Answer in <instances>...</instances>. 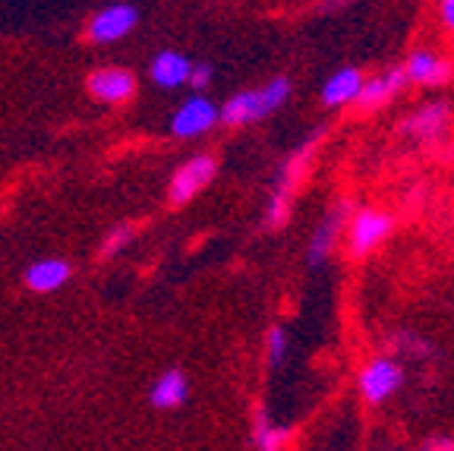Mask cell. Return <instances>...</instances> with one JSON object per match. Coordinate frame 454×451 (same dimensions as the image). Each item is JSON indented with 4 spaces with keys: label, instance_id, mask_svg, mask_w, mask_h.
Segmentation results:
<instances>
[{
    "label": "cell",
    "instance_id": "1",
    "mask_svg": "<svg viewBox=\"0 0 454 451\" xmlns=\"http://www.w3.org/2000/svg\"><path fill=\"white\" fill-rule=\"evenodd\" d=\"M294 85L287 76H275L271 83L255 85V89H243V92L231 95L221 107V123L227 127H247V123H259V120L271 117L281 111L291 99Z\"/></svg>",
    "mask_w": 454,
    "mask_h": 451
},
{
    "label": "cell",
    "instance_id": "2",
    "mask_svg": "<svg viewBox=\"0 0 454 451\" xmlns=\"http://www.w3.org/2000/svg\"><path fill=\"white\" fill-rule=\"evenodd\" d=\"M401 385H404V367L391 353H379V357L366 360L360 367V373H356V392L372 407H379L391 395H397Z\"/></svg>",
    "mask_w": 454,
    "mask_h": 451
},
{
    "label": "cell",
    "instance_id": "3",
    "mask_svg": "<svg viewBox=\"0 0 454 451\" xmlns=\"http://www.w3.org/2000/svg\"><path fill=\"white\" fill-rule=\"evenodd\" d=\"M401 136L413 146H435L451 130V105L445 99H433L417 105L401 120Z\"/></svg>",
    "mask_w": 454,
    "mask_h": 451
},
{
    "label": "cell",
    "instance_id": "4",
    "mask_svg": "<svg viewBox=\"0 0 454 451\" xmlns=\"http://www.w3.org/2000/svg\"><path fill=\"white\" fill-rule=\"evenodd\" d=\"M312 146H316V139H309L300 152H294V155L278 168L275 186H271L269 205H265V227H269V231L284 227V221H287V215H291V199H294V186H297V174L303 170V162L309 158Z\"/></svg>",
    "mask_w": 454,
    "mask_h": 451
},
{
    "label": "cell",
    "instance_id": "5",
    "mask_svg": "<svg viewBox=\"0 0 454 451\" xmlns=\"http://www.w3.org/2000/svg\"><path fill=\"white\" fill-rule=\"evenodd\" d=\"M350 205L348 202H334L319 221L312 227L309 240H306V265L309 268H325L332 259L334 247H338L344 227H350Z\"/></svg>",
    "mask_w": 454,
    "mask_h": 451
},
{
    "label": "cell",
    "instance_id": "6",
    "mask_svg": "<svg viewBox=\"0 0 454 451\" xmlns=\"http://www.w3.org/2000/svg\"><path fill=\"white\" fill-rule=\"evenodd\" d=\"M221 123V107L206 92H192L170 117V133L177 139H196Z\"/></svg>",
    "mask_w": 454,
    "mask_h": 451
},
{
    "label": "cell",
    "instance_id": "7",
    "mask_svg": "<svg viewBox=\"0 0 454 451\" xmlns=\"http://www.w3.org/2000/svg\"><path fill=\"white\" fill-rule=\"evenodd\" d=\"M215 174H218V162H215L212 155H196V158H190V162H184L177 168V174L170 177V186H168L170 205L190 202L199 190H206V186L212 184Z\"/></svg>",
    "mask_w": 454,
    "mask_h": 451
},
{
    "label": "cell",
    "instance_id": "8",
    "mask_svg": "<svg viewBox=\"0 0 454 451\" xmlns=\"http://www.w3.org/2000/svg\"><path fill=\"white\" fill-rule=\"evenodd\" d=\"M350 253L354 256H369L376 247H382L385 237L391 233V215H385L382 209H360L350 218Z\"/></svg>",
    "mask_w": 454,
    "mask_h": 451
},
{
    "label": "cell",
    "instance_id": "9",
    "mask_svg": "<svg viewBox=\"0 0 454 451\" xmlns=\"http://www.w3.org/2000/svg\"><path fill=\"white\" fill-rule=\"evenodd\" d=\"M136 22H139L136 7H129V4H111V7L98 10V13L89 20V38H92L95 44L117 42V38L133 32Z\"/></svg>",
    "mask_w": 454,
    "mask_h": 451
},
{
    "label": "cell",
    "instance_id": "10",
    "mask_svg": "<svg viewBox=\"0 0 454 451\" xmlns=\"http://www.w3.org/2000/svg\"><path fill=\"white\" fill-rule=\"evenodd\" d=\"M363 85H366V76H363L360 67H338L334 73H328L325 83L319 89V101L325 107H348L356 105L363 95Z\"/></svg>",
    "mask_w": 454,
    "mask_h": 451
},
{
    "label": "cell",
    "instance_id": "11",
    "mask_svg": "<svg viewBox=\"0 0 454 451\" xmlns=\"http://www.w3.org/2000/svg\"><path fill=\"white\" fill-rule=\"evenodd\" d=\"M404 73L411 85H423V89H435V85L451 79V64L433 48H417L407 54Z\"/></svg>",
    "mask_w": 454,
    "mask_h": 451
},
{
    "label": "cell",
    "instance_id": "12",
    "mask_svg": "<svg viewBox=\"0 0 454 451\" xmlns=\"http://www.w3.org/2000/svg\"><path fill=\"white\" fill-rule=\"evenodd\" d=\"M89 92L105 105H123L127 99H133L136 79L123 67H105V70H95L89 76Z\"/></svg>",
    "mask_w": 454,
    "mask_h": 451
},
{
    "label": "cell",
    "instance_id": "13",
    "mask_svg": "<svg viewBox=\"0 0 454 451\" xmlns=\"http://www.w3.org/2000/svg\"><path fill=\"white\" fill-rule=\"evenodd\" d=\"M407 73H404V64L401 67H388V70L376 73V76H366V85H363V95L356 105L372 111V107H385L388 101H395L397 95L407 89Z\"/></svg>",
    "mask_w": 454,
    "mask_h": 451
},
{
    "label": "cell",
    "instance_id": "14",
    "mask_svg": "<svg viewBox=\"0 0 454 451\" xmlns=\"http://www.w3.org/2000/svg\"><path fill=\"white\" fill-rule=\"evenodd\" d=\"M190 398V382L184 369H164L149 388V404L155 410H177Z\"/></svg>",
    "mask_w": 454,
    "mask_h": 451
},
{
    "label": "cell",
    "instance_id": "15",
    "mask_svg": "<svg viewBox=\"0 0 454 451\" xmlns=\"http://www.w3.org/2000/svg\"><path fill=\"white\" fill-rule=\"evenodd\" d=\"M149 76H152V83L161 85V89H180V85H190L192 64L180 51H161V54H155V60H152Z\"/></svg>",
    "mask_w": 454,
    "mask_h": 451
},
{
    "label": "cell",
    "instance_id": "16",
    "mask_svg": "<svg viewBox=\"0 0 454 451\" xmlns=\"http://www.w3.org/2000/svg\"><path fill=\"white\" fill-rule=\"evenodd\" d=\"M249 439H253L255 451H287L291 430L278 423L275 416H271L265 407H259L253 414V430H249Z\"/></svg>",
    "mask_w": 454,
    "mask_h": 451
},
{
    "label": "cell",
    "instance_id": "17",
    "mask_svg": "<svg viewBox=\"0 0 454 451\" xmlns=\"http://www.w3.org/2000/svg\"><path fill=\"white\" fill-rule=\"evenodd\" d=\"M70 281V262L64 259H42L35 265H28L26 272V284L35 294H51V290L64 288Z\"/></svg>",
    "mask_w": 454,
    "mask_h": 451
},
{
    "label": "cell",
    "instance_id": "18",
    "mask_svg": "<svg viewBox=\"0 0 454 451\" xmlns=\"http://www.w3.org/2000/svg\"><path fill=\"white\" fill-rule=\"evenodd\" d=\"M287 351H291V335L284 325H271L269 335H265V363L269 369H281L284 360H287Z\"/></svg>",
    "mask_w": 454,
    "mask_h": 451
},
{
    "label": "cell",
    "instance_id": "19",
    "mask_svg": "<svg viewBox=\"0 0 454 451\" xmlns=\"http://www.w3.org/2000/svg\"><path fill=\"white\" fill-rule=\"evenodd\" d=\"M391 347H395V353H401V357H407V360H426L433 353V344L417 332H397L395 338H391Z\"/></svg>",
    "mask_w": 454,
    "mask_h": 451
},
{
    "label": "cell",
    "instance_id": "20",
    "mask_svg": "<svg viewBox=\"0 0 454 451\" xmlns=\"http://www.w3.org/2000/svg\"><path fill=\"white\" fill-rule=\"evenodd\" d=\"M129 240H133V227L129 225H121V227H114L111 233H107V240H105V247H101V256L105 259H111V256H117L123 247H127Z\"/></svg>",
    "mask_w": 454,
    "mask_h": 451
},
{
    "label": "cell",
    "instance_id": "21",
    "mask_svg": "<svg viewBox=\"0 0 454 451\" xmlns=\"http://www.w3.org/2000/svg\"><path fill=\"white\" fill-rule=\"evenodd\" d=\"M190 85H192V92H206L208 85H212V67H208V64H196V67H192Z\"/></svg>",
    "mask_w": 454,
    "mask_h": 451
},
{
    "label": "cell",
    "instance_id": "22",
    "mask_svg": "<svg viewBox=\"0 0 454 451\" xmlns=\"http://www.w3.org/2000/svg\"><path fill=\"white\" fill-rule=\"evenodd\" d=\"M417 451H454V439L451 436H433V439H426Z\"/></svg>",
    "mask_w": 454,
    "mask_h": 451
},
{
    "label": "cell",
    "instance_id": "23",
    "mask_svg": "<svg viewBox=\"0 0 454 451\" xmlns=\"http://www.w3.org/2000/svg\"><path fill=\"white\" fill-rule=\"evenodd\" d=\"M439 20L445 26V32L454 36V0H439Z\"/></svg>",
    "mask_w": 454,
    "mask_h": 451
},
{
    "label": "cell",
    "instance_id": "24",
    "mask_svg": "<svg viewBox=\"0 0 454 451\" xmlns=\"http://www.w3.org/2000/svg\"><path fill=\"white\" fill-rule=\"evenodd\" d=\"M354 0H319V10L322 13H334V10H344V7H350Z\"/></svg>",
    "mask_w": 454,
    "mask_h": 451
}]
</instances>
